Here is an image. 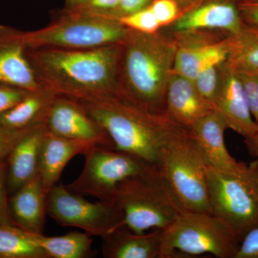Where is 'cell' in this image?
<instances>
[{"label":"cell","mask_w":258,"mask_h":258,"mask_svg":"<svg viewBox=\"0 0 258 258\" xmlns=\"http://www.w3.org/2000/svg\"><path fill=\"white\" fill-rule=\"evenodd\" d=\"M121 42L81 50L27 48V55L42 87L57 96L90 101L122 96L118 85Z\"/></svg>","instance_id":"1"},{"label":"cell","mask_w":258,"mask_h":258,"mask_svg":"<svg viewBox=\"0 0 258 258\" xmlns=\"http://www.w3.org/2000/svg\"><path fill=\"white\" fill-rule=\"evenodd\" d=\"M176 47L172 34L142 33L128 29L121 42L118 69L122 96L148 111L166 114V88Z\"/></svg>","instance_id":"2"},{"label":"cell","mask_w":258,"mask_h":258,"mask_svg":"<svg viewBox=\"0 0 258 258\" xmlns=\"http://www.w3.org/2000/svg\"><path fill=\"white\" fill-rule=\"evenodd\" d=\"M80 102L109 136L115 149L154 166L164 144L181 126L167 115L148 111L122 96Z\"/></svg>","instance_id":"3"},{"label":"cell","mask_w":258,"mask_h":258,"mask_svg":"<svg viewBox=\"0 0 258 258\" xmlns=\"http://www.w3.org/2000/svg\"><path fill=\"white\" fill-rule=\"evenodd\" d=\"M158 170L184 210L212 214L206 159L187 129L180 126L161 149Z\"/></svg>","instance_id":"4"},{"label":"cell","mask_w":258,"mask_h":258,"mask_svg":"<svg viewBox=\"0 0 258 258\" xmlns=\"http://www.w3.org/2000/svg\"><path fill=\"white\" fill-rule=\"evenodd\" d=\"M113 203L123 213L124 227L138 234L164 230L184 210L156 166L122 181Z\"/></svg>","instance_id":"5"},{"label":"cell","mask_w":258,"mask_h":258,"mask_svg":"<svg viewBox=\"0 0 258 258\" xmlns=\"http://www.w3.org/2000/svg\"><path fill=\"white\" fill-rule=\"evenodd\" d=\"M257 160L220 171L208 164L209 199L212 214L225 222L240 241L258 226Z\"/></svg>","instance_id":"6"},{"label":"cell","mask_w":258,"mask_h":258,"mask_svg":"<svg viewBox=\"0 0 258 258\" xmlns=\"http://www.w3.org/2000/svg\"><path fill=\"white\" fill-rule=\"evenodd\" d=\"M240 241L225 222L206 212L184 210L162 230L161 258L210 254L235 258Z\"/></svg>","instance_id":"7"},{"label":"cell","mask_w":258,"mask_h":258,"mask_svg":"<svg viewBox=\"0 0 258 258\" xmlns=\"http://www.w3.org/2000/svg\"><path fill=\"white\" fill-rule=\"evenodd\" d=\"M128 29L110 17L64 9L45 28L25 32L27 48L92 49L120 43Z\"/></svg>","instance_id":"8"},{"label":"cell","mask_w":258,"mask_h":258,"mask_svg":"<svg viewBox=\"0 0 258 258\" xmlns=\"http://www.w3.org/2000/svg\"><path fill=\"white\" fill-rule=\"evenodd\" d=\"M84 166L68 189L83 197H93L113 203L118 185L128 178L147 171L154 165L128 153L95 146L86 154Z\"/></svg>","instance_id":"9"},{"label":"cell","mask_w":258,"mask_h":258,"mask_svg":"<svg viewBox=\"0 0 258 258\" xmlns=\"http://www.w3.org/2000/svg\"><path fill=\"white\" fill-rule=\"evenodd\" d=\"M46 210L62 227H76L101 238L124 227L123 213L115 203H91L62 184H56L47 193Z\"/></svg>","instance_id":"10"},{"label":"cell","mask_w":258,"mask_h":258,"mask_svg":"<svg viewBox=\"0 0 258 258\" xmlns=\"http://www.w3.org/2000/svg\"><path fill=\"white\" fill-rule=\"evenodd\" d=\"M45 126L47 132L59 137L115 149L104 129L93 119L82 103L74 98L56 97L47 115Z\"/></svg>","instance_id":"11"},{"label":"cell","mask_w":258,"mask_h":258,"mask_svg":"<svg viewBox=\"0 0 258 258\" xmlns=\"http://www.w3.org/2000/svg\"><path fill=\"white\" fill-rule=\"evenodd\" d=\"M212 106L225 120L227 128L244 139L257 133L258 124L249 110L238 75L226 63L220 69V82Z\"/></svg>","instance_id":"12"},{"label":"cell","mask_w":258,"mask_h":258,"mask_svg":"<svg viewBox=\"0 0 258 258\" xmlns=\"http://www.w3.org/2000/svg\"><path fill=\"white\" fill-rule=\"evenodd\" d=\"M0 84L26 91L42 88L27 55L25 32L0 25Z\"/></svg>","instance_id":"13"},{"label":"cell","mask_w":258,"mask_h":258,"mask_svg":"<svg viewBox=\"0 0 258 258\" xmlns=\"http://www.w3.org/2000/svg\"><path fill=\"white\" fill-rule=\"evenodd\" d=\"M242 24L237 0H213L185 12L171 28L172 32L217 30L229 36L240 31Z\"/></svg>","instance_id":"14"},{"label":"cell","mask_w":258,"mask_h":258,"mask_svg":"<svg viewBox=\"0 0 258 258\" xmlns=\"http://www.w3.org/2000/svg\"><path fill=\"white\" fill-rule=\"evenodd\" d=\"M212 109L192 80L171 74L166 88V113L173 121L189 130Z\"/></svg>","instance_id":"15"},{"label":"cell","mask_w":258,"mask_h":258,"mask_svg":"<svg viewBox=\"0 0 258 258\" xmlns=\"http://www.w3.org/2000/svg\"><path fill=\"white\" fill-rule=\"evenodd\" d=\"M227 128L225 120L213 108L188 130L208 165L217 170H234L242 163L232 157L226 147Z\"/></svg>","instance_id":"16"},{"label":"cell","mask_w":258,"mask_h":258,"mask_svg":"<svg viewBox=\"0 0 258 258\" xmlns=\"http://www.w3.org/2000/svg\"><path fill=\"white\" fill-rule=\"evenodd\" d=\"M96 144L59 137L45 132L42 141L38 174L45 193L57 184L62 171L76 156L84 155Z\"/></svg>","instance_id":"17"},{"label":"cell","mask_w":258,"mask_h":258,"mask_svg":"<svg viewBox=\"0 0 258 258\" xmlns=\"http://www.w3.org/2000/svg\"><path fill=\"white\" fill-rule=\"evenodd\" d=\"M46 199L37 172L10 195V213L15 225L30 233L42 234L47 215Z\"/></svg>","instance_id":"18"},{"label":"cell","mask_w":258,"mask_h":258,"mask_svg":"<svg viewBox=\"0 0 258 258\" xmlns=\"http://www.w3.org/2000/svg\"><path fill=\"white\" fill-rule=\"evenodd\" d=\"M45 132V123L29 129L7 158L9 195L38 172L40 150Z\"/></svg>","instance_id":"19"},{"label":"cell","mask_w":258,"mask_h":258,"mask_svg":"<svg viewBox=\"0 0 258 258\" xmlns=\"http://www.w3.org/2000/svg\"><path fill=\"white\" fill-rule=\"evenodd\" d=\"M162 230L136 233L122 227L103 237L106 258H161Z\"/></svg>","instance_id":"20"},{"label":"cell","mask_w":258,"mask_h":258,"mask_svg":"<svg viewBox=\"0 0 258 258\" xmlns=\"http://www.w3.org/2000/svg\"><path fill=\"white\" fill-rule=\"evenodd\" d=\"M57 96L46 88L29 91L14 107L0 115V123L12 130H25L44 124Z\"/></svg>","instance_id":"21"},{"label":"cell","mask_w":258,"mask_h":258,"mask_svg":"<svg viewBox=\"0 0 258 258\" xmlns=\"http://www.w3.org/2000/svg\"><path fill=\"white\" fill-rule=\"evenodd\" d=\"M226 64L235 71L258 72V26L242 24L240 31L229 35Z\"/></svg>","instance_id":"22"},{"label":"cell","mask_w":258,"mask_h":258,"mask_svg":"<svg viewBox=\"0 0 258 258\" xmlns=\"http://www.w3.org/2000/svg\"><path fill=\"white\" fill-rule=\"evenodd\" d=\"M33 238L48 258H86L92 254V237L85 232L74 231L55 237L33 234Z\"/></svg>","instance_id":"23"},{"label":"cell","mask_w":258,"mask_h":258,"mask_svg":"<svg viewBox=\"0 0 258 258\" xmlns=\"http://www.w3.org/2000/svg\"><path fill=\"white\" fill-rule=\"evenodd\" d=\"M0 258H48L33 233L18 226H0Z\"/></svg>","instance_id":"24"},{"label":"cell","mask_w":258,"mask_h":258,"mask_svg":"<svg viewBox=\"0 0 258 258\" xmlns=\"http://www.w3.org/2000/svg\"><path fill=\"white\" fill-rule=\"evenodd\" d=\"M227 59V53L225 52L213 56L203 64L193 80L202 96L210 102L212 106L220 82V69Z\"/></svg>","instance_id":"25"},{"label":"cell","mask_w":258,"mask_h":258,"mask_svg":"<svg viewBox=\"0 0 258 258\" xmlns=\"http://www.w3.org/2000/svg\"><path fill=\"white\" fill-rule=\"evenodd\" d=\"M123 26L134 31L153 34L160 31L161 26L149 7L133 14L120 18Z\"/></svg>","instance_id":"26"},{"label":"cell","mask_w":258,"mask_h":258,"mask_svg":"<svg viewBox=\"0 0 258 258\" xmlns=\"http://www.w3.org/2000/svg\"><path fill=\"white\" fill-rule=\"evenodd\" d=\"M252 117L258 124V72L237 71Z\"/></svg>","instance_id":"27"},{"label":"cell","mask_w":258,"mask_h":258,"mask_svg":"<svg viewBox=\"0 0 258 258\" xmlns=\"http://www.w3.org/2000/svg\"><path fill=\"white\" fill-rule=\"evenodd\" d=\"M149 8L152 10L161 28L171 25L182 15L175 0H153Z\"/></svg>","instance_id":"28"},{"label":"cell","mask_w":258,"mask_h":258,"mask_svg":"<svg viewBox=\"0 0 258 258\" xmlns=\"http://www.w3.org/2000/svg\"><path fill=\"white\" fill-rule=\"evenodd\" d=\"M119 0H81L72 8L66 9L86 14L110 17L118 6Z\"/></svg>","instance_id":"29"},{"label":"cell","mask_w":258,"mask_h":258,"mask_svg":"<svg viewBox=\"0 0 258 258\" xmlns=\"http://www.w3.org/2000/svg\"><path fill=\"white\" fill-rule=\"evenodd\" d=\"M7 171L8 161L5 159L0 161V226H17L10 213Z\"/></svg>","instance_id":"30"},{"label":"cell","mask_w":258,"mask_h":258,"mask_svg":"<svg viewBox=\"0 0 258 258\" xmlns=\"http://www.w3.org/2000/svg\"><path fill=\"white\" fill-rule=\"evenodd\" d=\"M29 91L8 85L0 84V115L14 107Z\"/></svg>","instance_id":"31"},{"label":"cell","mask_w":258,"mask_h":258,"mask_svg":"<svg viewBox=\"0 0 258 258\" xmlns=\"http://www.w3.org/2000/svg\"><path fill=\"white\" fill-rule=\"evenodd\" d=\"M29 129L30 128L12 130L0 123V161L8 157L19 140Z\"/></svg>","instance_id":"32"},{"label":"cell","mask_w":258,"mask_h":258,"mask_svg":"<svg viewBox=\"0 0 258 258\" xmlns=\"http://www.w3.org/2000/svg\"><path fill=\"white\" fill-rule=\"evenodd\" d=\"M235 258H258V226L244 235Z\"/></svg>","instance_id":"33"},{"label":"cell","mask_w":258,"mask_h":258,"mask_svg":"<svg viewBox=\"0 0 258 258\" xmlns=\"http://www.w3.org/2000/svg\"><path fill=\"white\" fill-rule=\"evenodd\" d=\"M153 0H119L118 6L112 14V18L119 20L149 7Z\"/></svg>","instance_id":"34"},{"label":"cell","mask_w":258,"mask_h":258,"mask_svg":"<svg viewBox=\"0 0 258 258\" xmlns=\"http://www.w3.org/2000/svg\"><path fill=\"white\" fill-rule=\"evenodd\" d=\"M238 8L244 23L258 26V1L238 2Z\"/></svg>","instance_id":"35"},{"label":"cell","mask_w":258,"mask_h":258,"mask_svg":"<svg viewBox=\"0 0 258 258\" xmlns=\"http://www.w3.org/2000/svg\"><path fill=\"white\" fill-rule=\"evenodd\" d=\"M249 152L254 157H258V132L253 137L244 139Z\"/></svg>","instance_id":"36"},{"label":"cell","mask_w":258,"mask_h":258,"mask_svg":"<svg viewBox=\"0 0 258 258\" xmlns=\"http://www.w3.org/2000/svg\"><path fill=\"white\" fill-rule=\"evenodd\" d=\"M175 1L179 4L183 14L185 12L192 9L197 5L200 4L202 0H175Z\"/></svg>","instance_id":"37"},{"label":"cell","mask_w":258,"mask_h":258,"mask_svg":"<svg viewBox=\"0 0 258 258\" xmlns=\"http://www.w3.org/2000/svg\"><path fill=\"white\" fill-rule=\"evenodd\" d=\"M66 8H72L76 6V5L79 4L81 0H66Z\"/></svg>","instance_id":"38"},{"label":"cell","mask_w":258,"mask_h":258,"mask_svg":"<svg viewBox=\"0 0 258 258\" xmlns=\"http://www.w3.org/2000/svg\"><path fill=\"white\" fill-rule=\"evenodd\" d=\"M238 2H253L258 1V0H237Z\"/></svg>","instance_id":"39"},{"label":"cell","mask_w":258,"mask_h":258,"mask_svg":"<svg viewBox=\"0 0 258 258\" xmlns=\"http://www.w3.org/2000/svg\"><path fill=\"white\" fill-rule=\"evenodd\" d=\"M257 160L258 162V157H257ZM257 183H258V171H257Z\"/></svg>","instance_id":"40"}]
</instances>
